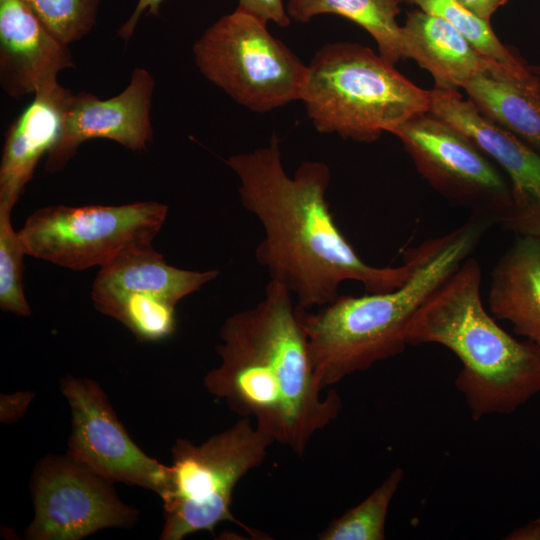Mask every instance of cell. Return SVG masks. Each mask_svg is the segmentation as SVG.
<instances>
[{
  "label": "cell",
  "mask_w": 540,
  "mask_h": 540,
  "mask_svg": "<svg viewBox=\"0 0 540 540\" xmlns=\"http://www.w3.org/2000/svg\"><path fill=\"white\" fill-rule=\"evenodd\" d=\"M430 98L429 111L469 137L506 175L512 206L501 227L516 236L540 238V154L457 90L434 87Z\"/></svg>",
  "instance_id": "12"
},
{
  "label": "cell",
  "mask_w": 540,
  "mask_h": 540,
  "mask_svg": "<svg viewBox=\"0 0 540 540\" xmlns=\"http://www.w3.org/2000/svg\"><path fill=\"white\" fill-rule=\"evenodd\" d=\"M401 58L416 61L433 76L434 87L442 89L463 88L482 74L515 72L480 54L446 20L421 9L408 13L401 26Z\"/></svg>",
  "instance_id": "16"
},
{
  "label": "cell",
  "mask_w": 540,
  "mask_h": 540,
  "mask_svg": "<svg viewBox=\"0 0 540 540\" xmlns=\"http://www.w3.org/2000/svg\"><path fill=\"white\" fill-rule=\"evenodd\" d=\"M192 51L201 74L251 111L265 113L301 100L308 66L249 13L236 8L222 16Z\"/></svg>",
  "instance_id": "7"
},
{
  "label": "cell",
  "mask_w": 540,
  "mask_h": 540,
  "mask_svg": "<svg viewBox=\"0 0 540 540\" xmlns=\"http://www.w3.org/2000/svg\"><path fill=\"white\" fill-rule=\"evenodd\" d=\"M168 215L155 201L123 205H53L33 212L19 234L27 255L81 271L152 245Z\"/></svg>",
  "instance_id": "8"
},
{
  "label": "cell",
  "mask_w": 540,
  "mask_h": 540,
  "mask_svg": "<svg viewBox=\"0 0 540 540\" xmlns=\"http://www.w3.org/2000/svg\"><path fill=\"white\" fill-rule=\"evenodd\" d=\"M226 164L239 178L242 206L264 230L255 252L258 264L291 293L299 309L332 303L344 281L360 282L366 293H383L412 275L416 247L405 252L397 267H375L359 257L330 211L326 163L304 161L289 176L273 134L268 145L232 155Z\"/></svg>",
  "instance_id": "1"
},
{
  "label": "cell",
  "mask_w": 540,
  "mask_h": 540,
  "mask_svg": "<svg viewBox=\"0 0 540 540\" xmlns=\"http://www.w3.org/2000/svg\"><path fill=\"white\" fill-rule=\"evenodd\" d=\"M113 484L67 454L47 455L33 472L34 516L28 540H79L106 528H131L139 511L118 496Z\"/></svg>",
  "instance_id": "10"
},
{
  "label": "cell",
  "mask_w": 540,
  "mask_h": 540,
  "mask_svg": "<svg viewBox=\"0 0 540 540\" xmlns=\"http://www.w3.org/2000/svg\"><path fill=\"white\" fill-rule=\"evenodd\" d=\"M163 0H138L133 12L117 32V37L128 42L134 34L136 26L143 14L158 15L160 4Z\"/></svg>",
  "instance_id": "28"
},
{
  "label": "cell",
  "mask_w": 540,
  "mask_h": 540,
  "mask_svg": "<svg viewBox=\"0 0 540 540\" xmlns=\"http://www.w3.org/2000/svg\"><path fill=\"white\" fill-rule=\"evenodd\" d=\"M482 271L468 257L408 323L407 345L440 344L462 368L455 379L471 418L510 414L540 393V347L519 341L487 313Z\"/></svg>",
  "instance_id": "4"
},
{
  "label": "cell",
  "mask_w": 540,
  "mask_h": 540,
  "mask_svg": "<svg viewBox=\"0 0 540 540\" xmlns=\"http://www.w3.org/2000/svg\"><path fill=\"white\" fill-rule=\"evenodd\" d=\"M404 477L395 468L361 503L334 519L318 535L319 540H384L390 503Z\"/></svg>",
  "instance_id": "22"
},
{
  "label": "cell",
  "mask_w": 540,
  "mask_h": 540,
  "mask_svg": "<svg viewBox=\"0 0 540 540\" xmlns=\"http://www.w3.org/2000/svg\"><path fill=\"white\" fill-rule=\"evenodd\" d=\"M273 438L241 417L201 444L179 438L171 447L164 489L161 540H181L224 521L243 526L231 513L233 490L260 466Z\"/></svg>",
  "instance_id": "6"
},
{
  "label": "cell",
  "mask_w": 540,
  "mask_h": 540,
  "mask_svg": "<svg viewBox=\"0 0 540 540\" xmlns=\"http://www.w3.org/2000/svg\"><path fill=\"white\" fill-rule=\"evenodd\" d=\"M61 392L71 411L67 455L111 483H125L160 495L168 465L147 455L129 436L102 387L68 375Z\"/></svg>",
  "instance_id": "11"
},
{
  "label": "cell",
  "mask_w": 540,
  "mask_h": 540,
  "mask_svg": "<svg viewBox=\"0 0 540 540\" xmlns=\"http://www.w3.org/2000/svg\"><path fill=\"white\" fill-rule=\"evenodd\" d=\"M491 225L484 217L471 214L449 233L417 246L412 275L392 291L340 294L317 312L297 307L319 387L324 390L402 353L407 346L404 333L414 314L470 257Z\"/></svg>",
  "instance_id": "3"
},
{
  "label": "cell",
  "mask_w": 540,
  "mask_h": 540,
  "mask_svg": "<svg viewBox=\"0 0 540 540\" xmlns=\"http://www.w3.org/2000/svg\"><path fill=\"white\" fill-rule=\"evenodd\" d=\"M489 309L540 347V238L516 236L491 273Z\"/></svg>",
  "instance_id": "17"
},
{
  "label": "cell",
  "mask_w": 540,
  "mask_h": 540,
  "mask_svg": "<svg viewBox=\"0 0 540 540\" xmlns=\"http://www.w3.org/2000/svg\"><path fill=\"white\" fill-rule=\"evenodd\" d=\"M399 0H288L286 12L291 20L309 22L320 14H336L365 29L377 43L379 54L395 64L401 59Z\"/></svg>",
  "instance_id": "20"
},
{
  "label": "cell",
  "mask_w": 540,
  "mask_h": 540,
  "mask_svg": "<svg viewBox=\"0 0 540 540\" xmlns=\"http://www.w3.org/2000/svg\"><path fill=\"white\" fill-rule=\"evenodd\" d=\"M155 79L145 68L133 70L126 88L118 95L100 99L92 93H73L64 114L57 142L47 154L45 170L61 171L80 145L103 138L131 151H145L153 140L151 106Z\"/></svg>",
  "instance_id": "13"
},
{
  "label": "cell",
  "mask_w": 540,
  "mask_h": 540,
  "mask_svg": "<svg viewBox=\"0 0 540 540\" xmlns=\"http://www.w3.org/2000/svg\"><path fill=\"white\" fill-rule=\"evenodd\" d=\"M417 5L422 11L443 18L483 56L512 71L528 69L512 48L495 35L488 21L483 20L457 0H399Z\"/></svg>",
  "instance_id": "23"
},
{
  "label": "cell",
  "mask_w": 540,
  "mask_h": 540,
  "mask_svg": "<svg viewBox=\"0 0 540 540\" xmlns=\"http://www.w3.org/2000/svg\"><path fill=\"white\" fill-rule=\"evenodd\" d=\"M422 177L451 203L503 225L511 206L509 182L465 134L432 113H419L390 130Z\"/></svg>",
  "instance_id": "9"
},
{
  "label": "cell",
  "mask_w": 540,
  "mask_h": 540,
  "mask_svg": "<svg viewBox=\"0 0 540 540\" xmlns=\"http://www.w3.org/2000/svg\"><path fill=\"white\" fill-rule=\"evenodd\" d=\"M237 9L249 13L266 23L272 21L281 28L288 27L291 22L283 0H239Z\"/></svg>",
  "instance_id": "26"
},
{
  "label": "cell",
  "mask_w": 540,
  "mask_h": 540,
  "mask_svg": "<svg viewBox=\"0 0 540 540\" xmlns=\"http://www.w3.org/2000/svg\"><path fill=\"white\" fill-rule=\"evenodd\" d=\"M73 67L68 46L22 0H0V85L8 96L35 94Z\"/></svg>",
  "instance_id": "14"
},
{
  "label": "cell",
  "mask_w": 540,
  "mask_h": 540,
  "mask_svg": "<svg viewBox=\"0 0 540 540\" xmlns=\"http://www.w3.org/2000/svg\"><path fill=\"white\" fill-rule=\"evenodd\" d=\"M507 540H540V518L513 530Z\"/></svg>",
  "instance_id": "30"
},
{
  "label": "cell",
  "mask_w": 540,
  "mask_h": 540,
  "mask_svg": "<svg viewBox=\"0 0 540 540\" xmlns=\"http://www.w3.org/2000/svg\"><path fill=\"white\" fill-rule=\"evenodd\" d=\"M12 209L0 205V308L27 317L31 314L23 289V258L27 253L19 231L13 228Z\"/></svg>",
  "instance_id": "24"
},
{
  "label": "cell",
  "mask_w": 540,
  "mask_h": 540,
  "mask_svg": "<svg viewBox=\"0 0 540 540\" xmlns=\"http://www.w3.org/2000/svg\"><path fill=\"white\" fill-rule=\"evenodd\" d=\"M463 6L485 21L490 20L494 12L508 0H457Z\"/></svg>",
  "instance_id": "29"
},
{
  "label": "cell",
  "mask_w": 540,
  "mask_h": 540,
  "mask_svg": "<svg viewBox=\"0 0 540 540\" xmlns=\"http://www.w3.org/2000/svg\"><path fill=\"white\" fill-rule=\"evenodd\" d=\"M63 44L85 37L94 27L100 0H22Z\"/></svg>",
  "instance_id": "25"
},
{
  "label": "cell",
  "mask_w": 540,
  "mask_h": 540,
  "mask_svg": "<svg viewBox=\"0 0 540 540\" xmlns=\"http://www.w3.org/2000/svg\"><path fill=\"white\" fill-rule=\"evenodd\" d=\"M463 89L484 116L540 154V77L529 66L501 77L478 75Z\"/></svg>",
  "instance_id": "19"
},
{
  "label": "cell",
  "mask_w": 540,
  "mask_h": 540,
  "mask_svg": "<svg viewBox=\"0 0 540 540\" xmlns=\"http://www.w3.org/2000/svg\"><path fill=\"white\" fill-rule=\"evenodd\" d=\"M95 308L121 322L142 342L171 336L176 328V305L161 298L127 292L91 291Z\"/></svg>",
  "instance_id": "21"
},
{
  "label": "cell",
  "mask_w": 540,
  "mask_h": 540,
  "mask_svg": "<svg viewBox=\"0 0 540 540\" xmlns=\"http://www.w3.org/2000/svg\"><path fill=\"white\" fill-rule=\"evenodd\" d=\"M218 275L216 269L174 267L150 245L126 251L100 267L92 290L145 294L177 305Z\"/></svg>",
  "instance_id": "18"
},
{
  "label": "cell",
  "mask_w": 540,
  "mask_h": 540,
  "mask_svg": "<svg viewBox=\"0 0 540 540\" xmlns=\"http://www.w3.org/2000/svg\"><path fill=\"white\" fill-rule=\"evenodd\" d=\"M301 101L318 132L374 142L429 111L431 98L369 47L336 42L314 54Z\"/></svg>",
  "instance_id": "5"
},
{
  "label": "cell",
  "mask_w": 540,
  "mask_h": 540,
  "mask_svg": "<svg viewBox=\"0 0 540 540\" xmlns=\"http://www.w3.org/2000/svg\"><path fill=\"white\" fill-rule=\"evenodd\" d=\"M529 70L537 75L538 77H540V64H536V65H529Z\"/></svg>",
  "instance_id": "31"
},
{
  "label": "cell",
  "mask_w": 540,
  "mask_h": 540,
  "mask_svg": "<svg viewBox=\"0 0 540 540\" xmlns=\"http://www.w3.org/2000/svg\"><path fill=\"white\" fill-rule=\"evenodd\" d=\"M219 339L220 364L203 380L207 392L302 456L313 435L338 417L342 400L335 390L323 395L314 379L291 293L270 280L256 305L223 322Z\"/></svg>",
  "instance_id": "2"
},
{
  "label": "cell",
  "mask_w": 540,
  "mask_h": 540,
  "mask_svg": "<svg viewBox=\"0 0 540 540\" xmlns=\"http://www.w3.org/2000/svg\"><path fill=\"white\" fill-rule=\"evenodd\" d=\"M34 95L5 133L0 163V205L10 208L23 195L41 158L57 142L73 93L56 81Z\"/></svg>",
  "instance_id": "15"
},
{
  "label": "cell",
  "mask_w": 540,
  "mask_h": 540,
  "mask_svg": "<svg viewBox=\"0 0 540 540\" xmlns=\"http://www.w3.org/2000/svg\"><path fill=\"white\" fill-rule=\"evenodd\" d=\"M35 393L31 391H18L0 396V420L11 424L19 420L28 410Z\"/></svg>",
  "instance_id": "27"
}]
</instances>
